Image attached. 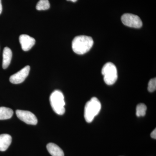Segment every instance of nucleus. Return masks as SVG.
<instances>
[{
    "mask_svg": "<svg viewBox=\"0 0 156 156\" xmlns=\"http://www.w3.org/2000/svg\"><path fill=\"white\" fill-rule=\"evenodd\" d=\"M47 148L49 153L52 156H64L62 149L55 144L52 143L48 144Z\"/></svg>",
    "mask_w": 156,
    "mask_h": 156,
    "instance_id": "11",
    "label": "nucleus"
},
{
    "mask_svg": "<svg viewBox=\"0 0 156 156\" xmlns=\"http://www.w3.org/2000/svg\"><path fill=\"white\" fill-rule=\"evenodd\" d=\"M50 8V4L48 0H40L36 5L37 10L38 11L48 10Z\"/></svg>",
    "mask_w": 156,
    "mask_h": 156,
    "instance_id": "13",
    "label": "nucleus"
},
{
    "mask_svg": "<svg viewBox=\"0 0 156 156\" xmlns=\"http://www.w3.org/2000/svg\"><path fill=\"white\" fill-rule=\"evenodd\" d=\"M67 1H70V2H76L77 1V0H66Z\"/></svg>",
    "mask_w": 156,
    "mask_h": 156,
    "instance_id": "18",
    "label": "nucleus"
},
{
    "mask_svg": "<svg viewBox=\"0 0 156 156\" xmlns=\"http://www.w3.org/2000/svg\"><path fill=\"white\" fill-rule=\"evenodd\" d=\"M156 89V79L153 78L150 80L148 84V90L150 92H154Z\"/></svg>",
    "mask_w": 156,
    "mask_h": 156,
    "instance_id": "15",
    "label": "nucleus"
},
{
    "mask_svg": "<svg viewBox=\"0 0 156 156\" xmlns=\"http://www.w3.org/2000/svg\"><path fill=\"white\" fill-rule=\"evenodd\" d=\"M94 41L91 37L81 35L74 38L72 42V49L74 53L83 55L89 52L93 46Z\"/></svg>",
    "mask_w": 156,
    "mask_h": 156,
    "instance_id": "1",
    "label": "nucleus"
},
{
    "mask_svg": "<svg viewBox=\"0 0 156 156\" xmlns=\"http://www.w3.org/2000/svg\"><path fill=\"white\" fill-rule=\"evenodd\" d=\"M50 105L53 110L58 115H62L65 112V102L63 94L59 90L52 92L50 98Z\"/></svg>",
    "mask_w": 156,
    "mask_h": 156,
    "instance_id": "3",
    "label": "nucleus"
},
{
    "mask_svg": "<svg viewBox=\"0 0 156 156\" xmlns=\"http://www.w3.org/2000/svg\"><path fill=\"white\" fill-rule=\"evenodd\" d=\"M19 41L23 51L30 50L35 44V40L28 35L22 34L19 37Z\"/></svg>",
    "mask_w": 156,
    "mask_h": 156,
    "instance_id": "8",
    "label": "nucleus"
},
{
    "mask_svg": "<svg viewBox=\"0 0 156 156\" xmlns=\"http://www.w3.org/2000/svg\"><path fill=\"white\" fill-rule=\"evenodd\" d=\"M147 106L144 104L140 103L136 108V115L137 117L144 116L147 111Z\"/></svg>",
    "mask_w": 156,
    "mask_h": 156,
    "instance_id": "14",
    "label": "nucleus"
},
{
    "mask_svg": "<svg viewBox=\"0 0 156 156\" xmlns=\"http://www.w3.org/2000/svg\"><path fill=\"white\" fill-rule=\"evenodd\" d=\"M104 76V80L108 85H112L118 79L117 68L113 63L108 62L105 64L101 70Z\"/></svg>",
    "mask_w": 156,
    "mask_h": 156,
    "instance_id": "4",
    "label": "nucleus"
},
{
    "mask_svg": "<svg viewBox=\"0 0 156 156\" xmlns=\"http://www.w3.org/2000/svg\"><path fill=\"white\" fill-rule=\"evenodd\" d=\"M12 57V51L10 48L6 47L4 48L3 53L2 67L6 69L11 63Z\"/></svg>",
    "mask_w": 156,
    "mask_h": 156,
    "instance_id": "10",
    "label": "nucleus"
},
{
    "mask_svg": "<svg viewBox=\"0 0 156 156\" xmlns=\"http://www.w3.org/2000/svg\"><path fill=\"white\" fill-rule=\"evenodd\" d=\"M30 66H27L19 72L11 76L10 81L13 84H17L23 83L29 74Z\"/></svg>",
    "mask_w": 156,
    "mask_h": 156,
    "instance_id": "7",
    "label": "nucleus"
},
{
    "mask_svg": "<svg viewBox=\"0 0 156 156\" xmlns=\"http://www.w3.org/2000/svg\"><path fill=\"white\" fill-rule=\"evenodd\" d=\"M12 142V137L8 134L0 135V151H5L8 149Z\"/></svg>",
    "mask_w": 156,
    "mask_h": 156,
    "instance_id": "9",
    "label": "nucleus"
},
{
    "mask_svg": "<svg viewBox=\"0 0 156 156\" xmlns=\"http://www.w3.org/2000/svg\"><path fill=\"white\" fill-rule=\"evenodd\" d=\"M121 20L124 25L130 27L140 28L142 27L143 23L140 18L137 15L126 13L123 14Z\"/></svg>",
    "mask_w": 156,
    "mask_h": 156,
    "instance_id": "5",
    "label": "nucleus"
},
{
    "mask_svg": "<svg viewBox=\"0 0 156 156\" xmlns=\"http://www.w3.org/2000/svg\"><path fill=\"white\" fill-rule=\"evenodd\" d=\"M2 11V0H0V14Z\"/></svg>",
    "mask_w": 156,
    "mask_h": 156,
    "instance_id": "17",
    "label": "nucleus"
},
{
    "mask_svg": "<svg viewBox=\"0 0 156 156\" xmlns=\"http://www.w3.org/2000/svg\"><path fill=\"white\" fill-rule=\"evenodd\" d=\"M16 114L18 119L26 124L36 125L37 123L38 120L36 116L30 112L17 110Z\"/></svg>",
    "mask_w": 156,
    "mask_h": 156,
    "instance_id": "6",
    "label": "nucleus"
},
{
    "mask_svg": "<svg viewBox=\"0 0 156 156\" xmlns=\"http://www.w3.org/2000/svg\"><path fill=\"white\" fill-rule=\"evenodd\" d=\"M101 104L96 97H93L86 103L84 109V118L88 123L92 122L95 117L99 113Z\"/></svg>",
    "mask_w": 156,
    "mask_h": 156,
    "instance_id": "2",
    "label": "nucleus"
},
{
    "mask_svg": "<svg viewBox=\"0 0 156 156\" xmlns=\"http://www.w3.org/2000/svg\"><path fill=\"white\" fill-rule=\"evenodd\" d=\"M13 110L5 107H0V120H7L11 119L13 116Z\"/></svg>",
    "mask_w": 156,
    "mask_h": 156,
    "instance_id": "12",
    "label": "nucleus"
},
{
    "mask_svg": "<svg viewBox=\"0 0 156 156\" xmlns=\"http://www.w3.org/2000/svg\"><path fill=\"white\" fill-rule=\"evenodd\" d=\"M151 136L153 139H156V129H155L151 134Z\"/></svg>",
    "mask_w": 156,
    "mask_h": 156,
    "instance_id": "16",
    "label": "nucleus"
}]
</instances>
